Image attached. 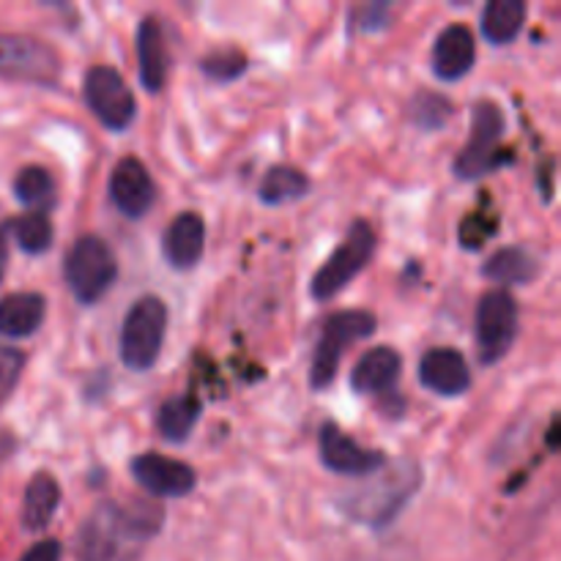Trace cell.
I'll list each match as a JSON object with an SVG mask.
<instances>
[{
  "label": "cell",
  "instance_id": "cell-25",
  "mask_svg": "<svg viewBox=\"0 0 561 561\" xmlns=\"http://www.w3.org/2000/svg\"><path fill=\"white\" fill-rule=\"evenodd\" d=\"M14 195L22 206L33 208L38 214H47L49 208H55L58 197H55V181L49 175V170L31 164V168H22L14 179Z\"/></svg>",
  "mask_w": 561,
  "mask_h": 561
},
{
  "label": "cell",
  "instance_id": "cell-11",
  "mask_svg": "<svg viewBox=\"0 0 561 561\" xmlns=\"http://www.w3.org/2000/svg\"><path fill=\"white\" fill-rule=\"evenodd\" d=\"M318 447H321V460L329 471L343 477H367L376 474L387 466V455L378 449L359 447L348 433L340 431L334 422H327L318 433Z\"/></svg>",
  "mask_w": 561,
  "mask_h": 561
},
{
  "label": "cell",
  "instance_id": "cell-33",
  "mask_svg": "<svg viewBox=\"0 0 561 561\" xmlns=\"http://www.w3.org/2000/svg\"><path fill=\"white\" fill-rule=\"evenodd\" d=\"M5 266H9V230L0 228V279H3Z\"/></svg>",
  "mask_w": 561,
  "mask_h": 561
},
{
  "label": "cell",
  "instance_id": "cell-9",
  "mask_svg": "<svg viewBox=\"0 0 561 561\" xmlns=\"http://www.w3.org/2000/svg\"><path fill=\"white\" fill-rule=\"evenodd\" d=\"M518 334V305L504 288L491 290L477 307V348L485 365H496L513 348Z\"/></svg>",
  "mask_w": 561,
  "mask_h": 561
},
{
  "label": "cell",
  "instance_id": "cell-8",
  "mask_svg": "<svg viewBox=\"0 0 561 561\" xmlns=\"http://www.w3.org/2000/svg\"><path fill=\"white\" fill-rule=\"evenodd\" d=\"M60 77V58L49 44L22 33H0V80L53 88Z\"/></svg>",
  "mask_w": 561,
  "mask_h": 561
},
{
  "label": "cell",
  "instance_id": "cell-29",
  "mask_svg": "<svg viewBox=\"0 0 561 561\" xmlns=\"http://www.w3.org/2000/svg\"><path fill=\"white\" fill-rule=\"evenodd\" d=\"M496 230H499V219L471 214V217H466V222L460 225V241H463L466 250H480V247L496 233Z\"/></svg>",
  "mask_w": 561,
  "mask_h": 561
},
{
  "label": "cell",
  "instance_id": "cell-17",
  "mask_svg": "<svg viewBox=\"0 0 561 561\" xmlns=\"http://www.w3.org/2000/svg\"><path fill=\"white\" fill-rule=\"evenodd\" d=\"M400 370H403V359H400L398 351L381 345V348L367 351L356 362L354 373H351V387L359 394L392 392L400 378Z\"/></svg>",
  "mask_w": 561,
  "mask_h": 561
},
{
  "label": "cell",
  "instance_id": "cell-24",
  "mask_svg": "<svg viewBox=\"0 0 561 561\" xmlns=\"http://www.w3.org/2000/svg\"><path fill=\"white\" fill-rule=\"evenodd\" d=\"M310 192V179L301 170L288 168V164H277L263 175L257 195L266 206H283V203L299 201Z\"/></svg>",
  "mask_w": 561,
  "mask_h": 561
},
{
  "label": "cell",
  "instance_id": "cell-16",
  "mask_svg": "<svg viewBox=\"0 0 561 561\" xmlns=\"http://www.w3.org/2000/svg\"><path fill=\"white\" fill-rule=\"evenodd\" d=\"M477 60L474 36L466 25L444 27L442 36L433 44V71L438 80L455 82L471 71Z\"/></svg>",
  "mask_w": 561,
  "mask_h": 561
},
{
  "label": "cell",
  "instance_id": "cell-26",
  "mask_svg": "<svg viewBox=\"0 0 561 561\" xmlns=\"http://www.w3.org/2000/svg\"><path fill=\"white\" fill-rule=\"evenodd\" d=\"M5 230L14 236L20 250L27 252V255H42V252H47L55 241L53 222L47 219V214L38 211L11 219V222L5 225Z\"/></svg>",
  "mask_w": 561,
  "mask_h": 561
},
{
  "label": "cell",
  "instance_id": "cell-4",
  "mask_svg": "<svg viewBox=\"0 0 561 561\" xmlns=\"http://www.w3.org/2000/svg\"><path fill=\"white\" fill-rule=\"evenodd\" d=\"M64 274L80 305H96L113 288L118 277V261L107 241L99 236H82L66 255Z\"/></svg>",
  "mask_w": 561,
  "mask_h": 561
},
{
  "label": "cell",
  "instance_id": "cell-23",
  "mask_svg": "<svg viewBox=\"0 0 561 561\" xmlns=\"http://www.w3.org/2000/svg\"><path fill=\"white\" fill-rule=\"evenodd\" d=\"M201 414H203L201 400L192 398V394H179V398L164 400L157 416V427L159 433H162V438H168V442L173 444H181L190 438L192 431H195Z\"/></svg>",
  "mask_w": 561,
  "mask_h": 561
},
{
  "label": "cell",
  "instance_id": "cell-19",
  "mask_svg": "<svg viewBox=\"0 0 561 561\" xmlns=\"http://www.w3.org/2000/svg\"><path fill=\"white\" fill-rule=\"evenodd\" d=\"M47 316V301L42 294H11L0 299V334L3 337H31L38 332Z\"/></svg>",
  "mask_w": 561,
  "mask_h": 561
},
{
  "label": "cell",
  "instance_id": "cell-3",
  "mask_svg": "<svg viewBox=\"0 0 561 561\" xmlns=\"http://www.w3.org/2000/svg\"><path fill=\"white\" fill-rule=\"evenodd\" d=\"M168 332V307L159 296H142L121 323L118 356L129 370L146 373L157 365Z\"/></svg>",
  "mask_w": 561,
  "mask_h": 561
},
{
  "label": "cell",
  "instance_id": "cell-7",
  "mask_svg": "<svg viewBox=\"0 0 561 561\" xmlns=\"http://www.w3.org/2000/svg\"><path fill=\"white\" fill-rule=\"evenodd\" d=\"M376 332V316L367 310H348L334 312L327 323H323L321 343H318L316 356H312L310 367V383L312 389H327L329 383L337 378L340 359L348 345L359 343V340L370 337Z\"/></svg>",
  "mask_w": 561,
  "mask_h": 561
},
{
  "label": "cell",
  "instance_id": "cell-14",
  "mask_svg": "<svg viewBox=\"0 0 561 561\" xmlns=\"http://www.w3.org/2000/svg\"><path fill=\"white\" fill-rule=\"evenodd\" d=\"M420 381L442 398H458L471 387L469 362L455 348H433L422 356Z\"/></svg>",
  "mask_w": 561,
  "mask_h": 561
},
{
  "label": "cell",
  "instance_id": "cell-1",
  "mask_svg": "<svg viewBox=\"0 0 561 561\" xmlns=\"http://www.w3.org/2000/svg\"><path fill=\"white\" fill-rule=\"evenodd\" d=\"M164 513L146 502H104L77 535V561H137L162 529Z\"/></svg>",
  "mask_w": 561,
  "mask_h": 561
},
{
  "label": "cell",
  "instance_id": "cell-15",
  "mask_svg": "<svg viewBox=\"0 0 561 561\" xmlns=\"http://www.w3.org/2000/svg\"><path fill=\"white\" fill-rule=\"evenodd\" d=\"M203 250H206V222H203V217L195 211L179 214L170 222V228L164 230V261L179 268V272H186V268L197 266Z\"/></svg>",
  "mask_w": 561,
  "mask_h": 561
},
{
  "label": "cell",
  "instance_id": "cell-20",
  "mask_svg": "<svg viewBox=\"0 0 561 561\" xmlns=\"http://www.w3.org/2000/svg\"><path fill=\"white\" fill-rule=\"evenodd\" d=\"M482 274L496 285H526L540 274V261L524 247H504L488 257Z\"/></svg>",
  "mask_w": 561,
  "mask_h": 561
},
{
  "label": "cell",
  "instance_id": "cell-2",
  "mask_svg": "<svg viewBox=\"0 0 561 561\" xmlns=\"http://www.w3.org/2000/svg\"><path fill=\"white\" fill-rule=\"evenodd\" d=\"M383 469H387V474L381 480L359 488L340 504L348 518L373 526V529L392 524L422 485L420 466L411 463V460H400V463L383 466Z\"/></svg>",
  "mask_w": 561,
  "mask_h": 561
},
{
  "label": "cell",
  "instance_id": "cell-30",
  "mask_svg": "<svg viewBox=\"0 0 561 561\" xmlns=\"http://www.w3.org/2000/svg\"><path fill=\"white\" fill-rule=\"evenodd\" d=\"M22 367H25V356L20 351L0 345V400H5L14 392Z\"/></svg>",
  "mask_w": 561,
  "mask_h": 561
},
{
  "label": "cell",
  "instance_id": "cell-27",
  "mask_svg": "<svg viewBox=\"0 0 561 561\" xmlns=\"http://www.w3.org/2000/svg\"><path fill=\"white\" fill-rule=\"evenodd\" d=\"M455 113L453 102L442 93H433V91H422L411 99L409 104V118L414 121L420 129H442L444 124L449 121V115Z\"/></svg>",
  "mask_w": 561,
  "mask_h": 561
},
{
  "label": "cell",
  "instance_id": "cell-13",
  "mask_svg": "<svg viewBox=\"0 0 561 561\" xmlns=\"http://www.w3.org/2000/svg\"><path fill=\"white\" fill-rule=\"evenodd\" d=\"M110 197L124 217L140 219L157 203V184L146 164L135 157H124L110 175Z\"/></svg>",
  "mask_w": 561,
  "mask_h": 561
},
{
  "label": "cell",
  "instance_id": "cell-12",
  "mask_svg": "<svg viewBox=\"0 0 561 561\" xmlns=\"http://www.w3.org/2000/svg\"><path fill=\"white\" fill-rule=\"evenodd\" d=\"M131 474L140 482L142 491L157 499H181L195 491L197 474L192 466L181 463L175 458H164L159 453L137 455L131 460Z\"/></svg>",
  "mask_w": 561,
  "mask_h": 561
},
{
  "label": "cell",
  "instance_id": "cell-22",
  "mask_svg": "<svg viewBox=\"0 0 561 561\" xmlns=\"http://www.w3.org/2000/svg\"><path fill=\"white\" fill-rule=\"evenodd\" d=\"M526 22V3L524 0H491L482 11V36L491 44L515 42L518 33L524 31Z\"/></svg>",
  "mask_w": 561,
  "mask_h": 561
},
{
  "label": "cell",
  "instance_id": "cell-10",
  "mask_svg": "<svg viewBox=\"0 0 561 561\" xmlns=\"http://www.w3.org/2000/svg\"><path fill=\"white\" fill-rule=\"evenodd\" d=\"M85 102L99 124L110 131H124L135 121L137 102L131 88L113 66H93L85 75Z\"/></svg>",
  "mask_w": 561,
  "mask_h": 561
},
{
  "label": "cell",
  "instance_id": "cell-21",
  "mask_svg": "<svg viewBox=\"0 0 561 561\" xmlns=\"http://www.w3.org/2000/svg\"><path fill=\"white\" fill-rule=\"evenodd\" d=\"M60 504V485L53 474H36L27 482L25 507H22V524L27 531H44L58 513Z\"/></svg>",
  "mask_w": 561,
  "mask_h": 561
},
{
  "label": "cell",
  "instance_id": "cell-31",
  "mask_svg": "<svg viewBox=\"0 0 561 561\" xmlns=\"http://www.w3.org/2000/svg\"><path fill=\"white\" fill-rule=\"evenodd\" d=\"M389 9L383 3H370L365 9H359V27L362 31H378V27L387 25Z\"/></svg>",
  "mask_w": 561,
  "mask_h": 561
},
{
  "label": "cell",
  "instance_id": "cell-18",
  "mask_svg": "<svg viewBox=\"0 0 561 561\" xmlns=\"http://www.w3.org/2000/svg\"><path fill=\"white\" fill-rule=\"evenodd\" d=\"M137 66H140L142 88L151 93L162 91L168 80V49L157 16H146L137 27Z\"/></svg>",
  "mask_w": 561,
  "mask_h": 561
},
{
  "label": "cell",
  "instance_id": "cell-6",
  "mask_svg": "<svg viewBox=\"0 0 561 561\" xmlns=\"http://www.w3.org/2000/svg\"><path fill=\"white\" fill-rule=\"evenodd\" d=\"M504 113L499 104L480 102L471 113V135L460 157L455 159V173L463 181L482 179L485 173L502 168L507 159L502 157Z\"/></svg>",
  "mask_w": 561,
  "mask_h": 561
},
{
  "label": "cell",
  "instance_id": "cell-28",
  "mask_svg": "<svg viewBox=\"0 0 561 561\" xmlns=\"http://www.w3.org/2000/svg\"><path fill=\"white\" fill-rule=\"evenodd\" d=\"M201 69L203 75L217 82H233L247 71V55L236 47L217 49L201 60Z\"/></svg>",
  "mask_w": 561,
  "mask_h": 561
},
{
  "label": "cell",
  "instance_id": "cell-5",
  "mask_svg": "<svg viewBox=\"0 0 561 561\" xmlns=\"http://www.w3.org/2000/svg\"><path fill=\"white\" fill-rule=\"evenodd\" d=\"M373 255H376V230L365 219H356L348 228V233H345L343 244L332 252V257L312 277V299H334L340 290L348 288L351 279H356L359 272H365Z\"/></svg>",
  "mask_w": 561,
  "mask_h": 561
},
{
  "label": "cell",
  "instance_id": "cell-32",
  "mask_svg": "<svg viewBox=\"0 0 561 561\" xmlns=\"http://www.w3.org/2000/svg\"><path fill=\"white\" fill-rule=\"evenodd\" d=\"M20 561H60V542L42 540L31 548Z\"/></svg>",
  "mask_w": 561,
  "mask_h": 561
}]
</instances>
